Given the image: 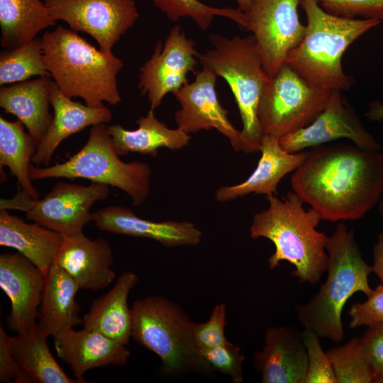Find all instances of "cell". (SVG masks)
I'll use <instances>...</instances> for the list:
<instances>
[{
	"instance_id": "26",
	"label": "cell",
	"mask_w": 383,
	"mask_h": 383,
	"mask_svg": "<svg viewBox=\"0 0 383 383\" xmlns=\"http://www.w3.org/2000/svg\"><path fill=\"white\" fill-rule=\"evenodd\" d=\"M63 235L38 223H28L6 209L0 211V245L11 248L48 275Z\"/></svg>"
},
{
	"instance_id": "41",
	"label": "cell",
	"mask_w": 383,
	"mask_h": 383,
	"mask_svg": "<svg viewBox=\"0 0 383 383\" xmlns=\"http://www.w3.org/2000/svg\"><path fill=\"white\" fill-rule=\"evenodd\" d=\"M374 272L383 284V233H379L377 242L373 245V265Z\"/></svg>"
},
{
	"instance_id": "14",
	"label": "cell",
	"mask_w": 383,
	"mask_h": 383,
	"mask_svg": "<svg viewBox=\"0 0 383 383\" xmlns=\"http://www.w3.org/2000/svg\"><path fill=\"white\" fill-rule=\"evenodd\" d=\"M332 90L323 111L308 126L279 138L288 152H298L341 138L365 150H380L381 145L367 131L359 117L342 96Z\"/></svg>"
},
{
	"instance_id": "19",
	"label": "cell",
	"mask_w": 383,
	"mask_h": 383,
	"mask_svg": "<svg viewBox=\"0 0 383 383\" xmlns=\"http://www.w3.org/2000/svg\"><path fill=\"white\" fill-rule=\"evenodd\" d=\"M91 221L100 231L149 238L166 247L196 245L202 236L192 222L145 219L121 206H109L92 213Z\"/></svg>"
},
{
	"instance_id": "2",
	"label": "cell",
	"mask_w": 383,
	"mask_h": 383,
	"mask_svg": "<svg viewBox=\"0 0 383 383\" xmlns=\"http://www.w3.org/2000/svg\"><path fill=\"white\" fill-rule=\"evenodd\" d=\"M267 209L254 215L250 228L253 239L265 238L273 243L275 250L268 258L271 270L287 261L294 267L292 275L299 283L313 285L319 282L326 271L328 236L316 229L321 217L304 203L296 193L287 192L282 199L276 195L266 196Z\"/></svg>"
},
{
	"instance_id": "29",
	"label": "cell",
	"mask_w": 383,
	"mask_h": 383,
	"mask_svg": "<svg viewBox=\"0 0 383 383\" xmlns=\"http://www.w3.org/2000/svg\"><path fill=\"white\" fill-rule=\"evenodd\" d=\"M48 336L35 327L25 335L10 337L11 351L34 383H79L60 366L47 343Z\"/></svg>"
},
{
	"instance_id": "34",
	"label": "cell",
	"mask_w": 383,
	"mask_h": 383,
	"mask_svg": "<svg viewBox=\"0 0 383 383\" xmlns=\"http://www.w3.org/2000/svg\"><path fill=\"white\" fill-rule=\"evenodd\" d=\"M201 353L213 372L228 376L234 383L243 382L245 356L238 345L228 341L221 345L201 349Z\"/></svg>"
},
{
	"instance_id": "8",
	"label": "cell",
	"mask_w": 383,
	"mask_h": 383,
	"mask_svg": "<svg viewBox=\"0 0 383 383\" xmlns=\"http://www.w3.org/2000/svg\"><path fill=\"white\" fill-rule=\"evenodd\" d=\"M118 156L106 126L98 124L91 127L86 144L76 154L52 166L31 164L30 177L86 179L118 188L131 198L132 205H141L150 193L152 170L146 162H124Z\"/></svg>"
},
{
	"instance_id": "9",
	"label": "cell",
	"mask_w": 383,
	"mask_h": 383,
	"mask_svg": "<svg viewBox=\"0 0 383 383\" xmlns=\"http://www.w3.org/2000/svg\"><path fill=\"white\" fill-rule=\"evenodd\" d=\"M332 90L311 85L284 63L262 93L257 118L264 135L280 138L310 124Z\"/></svg>"
},
{
	"instance_id": "13",
	"label": "cell",
	"mask_w": 383,
	"mask_h": 383,
	"mask_svg": "<svg viewBox=\"0 0 383 383\" xmlns=\"http://www.w3.org/2000/svg\"><path fill=\"white\" fill-rule=\"evenodd\" d=\"M195 44L179 25L171 28L164 44H156L153 54L140 70L138 84L151 109L158 108L167 94H174L188 83V73L199 62Z\"/></svg>"
},
{
	"instance_id": "3",
	"label": "cell",
	"mask_w": 383,
	"mask_h": 383,
	"mask_svg": "<svg viewBox=\"0 0 383 383\" xmlns=\"http://www.w3.org/2000/svg\"><path fill=\"white\" fill-rule=\"evenodd\" d=\"M41 40L46 68L65 96L80 97L91 107L121 101L117 76L124 63L112 52L96 49L62 26L45 32Z\"/></svg>"
},
{
	"instance_id": "42",
	"label": "cell",
	"mask_w": 383,
	"mask_h": 383,
	"mask_svg": "<svg viewBox=\"0 0 383 383\" xmlns=\"http://www.w3.org/2000/svg\"><path fill=\"white\" fill-rule=\"evenodd\" d=\"M367 120L371 121H380L383 120V104L374 101L370 104L365 113Z\"/></svg>"
},
{
	"instance_id": "40",
	"label": "cell",
	"mask_w": 383,
	"mask_h": 383,
	"mask_svg": "<svg viewBox=\"0 0 383 383\" xmlns=\"http://www.w3.org/2000/svg\"><path fill=\"white\" fill-rule=\"evenodd\" d=\"M374 373L383 372V324L368 327L360 338Z\"/></svg>"
},
{
	"instance_id": "44",
	"label": "cell",
	"mask_w": 383,
	"mask_h": 383,
	"mask_svg": "<svg viewBox=\"0 0 383 383\" xmlns=\"http://www.w3.org/2000/svg\"><path fill=\"white\" fill-rule=\"evenodd\" d=\"M373 383H383V372L374 373Z\"/></svg>"
},
{
	"instance_id": "36",
	"label": "cell",
	"mask_w": 383,
	"mask_h": 383,
	"mask_svg": "<svg viewBox=\"0 0 383 383\" xmlns=\"http://www.w3.org/2000/svg\"><path fill=\"white\" fill-rule=\"evenodd\" d=\"M328 13L342 18L383 19V0H316Z\"/></svg>"
},
{
	"instance_id": "37",
	"label": "cell",
	"mask_w": 383,
	"mask_h": 383,
	"mask_svg": "<svg viewBox=\"0 0 383 383\" xmlns=\"http://www.w3.org/2000/svg\"><path fill=\"white\" fill-rule=\"evenodd\" d=\"M226 318V306L220 303L214 306L206 322L194 323V337L200 350L221 345L228 341L225 335Z\"/></svg>"
},
{
	"instance_id": "45",
	"label": "cell",
	"mask_w": 383,
	"mask_h": 383,
	"mask_svg": "<svg viewBox=\"0 0 383 383\" xmlns=\"http://www.w3.org/2000/svg\"><path fill=\"white\" fill-rule=\"evenodd\" d=\"M378 209L380 214L383 216V198L378 203Z\"/></svg>"
},
{
	"instance_id": "32",
	"label": "cell",
	"mask_w": 383,
	"mask_h": 383,
	"mask_svg": "<svg viewBox=\"0 0 383 383\" xmlns=\"http://www.w3.org/2000/svg\"><path fill=\"white\" fill-rule=\"evenodd\" d=\"M337 383H373L374 370L361 344L353 337L327 351Z\"/></svg>"
},
{
	"instance_id": "27",
	"label": "cell",
	"mask_w": 383,
	"mask_h": 383,
	"mask_svg": "<svg viewBox=\"0 0 383 383\" xmlns=\"http://www.w3.org/2000/svg\"><path fill=\"white\" fill-rule=\"evenodd\" d=\"M138 127L130 131L119 124L106 126L113 147L118 155L138 152L155 156L161 148L179 150L189 145V134L179 128H169L160 121L151 109L136 121Z\"/></svg>"
},
{
	"instance_id": "18",
	"label": "cell",
	"mask_w": 383,
	"mask_h": 383,
	"mask_svg": "<svg viewBox=\"0 0 383 383\" xmlns=\"http://www.w3.org/2000/svg\"><path fill=\"white\" fill-rule=\"evenodd\" d=\"M113 262V254L109 243L101 238L91 240L83 233L63 236L55 260L80 289L88 291L105 289L114 281Z\"/></svg>"
},
{
	"instance_id": "35",
	"label": "cell",
	"mask_w": 383,
	"mask_h": 383,
	"mask_svg": "<svg viewBox=\"0 0 383 383\" xmlns=\"http://www.w3.org/2000/svg\"><path fill=\"white\" fill-rule=\"evenodd\" d=\"M301 333L308 356L305 383H337L331 360L321 345L320 337L309 329Z\"/></svg>"
},
{
	"instance_id": "38",
	"label": "cell",
	"mask_w": 383,
	"mask_h": 383,
	"mask_svg": "<svg viewBox=\"0 0 383 383\" xmlns=\"http://www.w3.org/2000/svg\"><path fill=\"white\" fill-rule=\"evenodd\" d=\"M348 314L351 328L383 324V284H378L365 301L353 304Z\"/></svg>"
},
{
	"instance_id": "21",
	"label": "cell",
	"mask_w": 383,
	"mask_h": 383,
	"mask_svg": "<svg viewBox=\"0 0 383 383\" xmlns=\"http://www.w3.org/2000/svg\"><path fill=\"white\" fill-rule=\"evenodd\" d=\"M50 103L54 110L52 121L32 158V163L37 167L48 166L57 147L69 136L90 126L108 123L112 119V113L106 106L91 107L74 101L59 89L55 82Z\"/></svg>"
},
{
	"instance_id": "15",
	"label": "cell",
	"mask_w": 383,
	"mask_h": 383,
	"mask_svg": "<svg viewBox=\"0 0 383 383\" xmlns=\"http://www.w3.org/2000/svg\"><path fill=\"white\" fill-rule=\"evenodd\" d=\"M195 76L192 83H187L173 94L181 106L174 113L177 128L188 134L214 128L229 140L235 151L243 152L241 131L232 125L228 111L218 99L216 74L202 67Z\"/></svg>"
},
{
	"instance_id": "31",
	"label": "cell",
	"mask_w": 383,
	"mask_h": 383,
	"mask_svg": "<svg viewBox=\"0 0 383 383\" xmlns=\"http://www.w3.org/2000/svg\"><path fill=\"white\" fill-rule=\"evenodd\" d=\"M33 76H50L44 60L41 38H35L0 54V85L13 84Z\"/></svg>"
},
{
	"instance_id": "1",
	"label": "cell",
	"mask_w": 383,
	"mask_h": 383,
	"mask_svg": "<svg viewBox=\"0 0 383 383\" xmlns=\"http://www.w3.org/2000/svg\"><path fill=\"white\" fill-rule=\"evenodd\" d=\"M293 191L324 221H357L383 196V153L353 143L311 148L291 177Z\"/></svg>"
},
{
	"instance_id": "11",
	"label": "cell",
	"mask_w": 383,
	"mask_h": 383,
	"mask_svg": "<svg viewBox=\"0 0 383 383\" xmlns=\"http://www.w3.org/2000/svg\"><path fill=\"white\" fill-rule=\"evenodd\" d=\"M301 0H250L240 28L251 31L267 74L274 76L288 53L301 41L306 26L299 18Z\"/></svg>"
},
{
	"instance_id": "22",
	"label": "cell",
	"mask_w": 383,
	"mask_h": 383,
	"mask_svg": "<svg viewBox=\"0 0 383 383\" xmlns=\"http://www.w3.org/2000/svg\"><path fill=\"white\" fill-rule=\"evenodd\" d=\"M260 152L261 157L257 167L243 182L218 188L215 198L226 202L254 193L267 196L277 195L281 179L295 171L304 161L307 152H288L279 143V139L264 135Z\"/></svg>"
},
{
	"instance_id": "6",
	"label": "cell",
	"mask_w": 383,
	"mask_h": 383,
	"mask_svg": "<svg viewBox=\"0 0 383 383\" xmlns=\"http://www.w3.org/2000/svg\"><path fill=\"white\" fill-rule=\"evenodd\" d=\"M131 312V338L159 357L165 374L213 372L195 342V323L178 304L162 296H150L135 301Z\"/></svg>"
},
{
	"instance_id": "28",
	"label": "cell",
	"mask_w": 383,
	"mask_h": 383,
	"mask_svg": "<svg viewBox=\"0 0 383 383\" xmlns=\"http://www.w3.org/2000/svg\"><path fill=\"white\" fill-rule=\"evenodd\" d=\"M55 25L44 1L0 0V44L6 50L31 41L40 31Z\"/></svg>"
},
{
	"instance_id": "10",
	"label": "cell",
	"mask_w": 383,
	"mask_h": 383,
	"mask_svg": "<svg viewBox=\"0 0 383 383\" xmlns=\"http://www.w3.org/2000/svg\"><path fill=\"white\" fill-rule=\"evenodd\" d=\"M109 194V186L105 184L59 182L42 199H34L23 190L10 199H1V209L22 211L28 219L63 236L74 235L83 233L91 221L92 206Z\"/></svg>"
},
{
	"instance_id": "33",
	"label": "cell",
	"mask_w": 383,
	"mask_h": 383,
	"mask_svg": "<svg viewBox=\"0 0 383 383\" xmlns=\"http://www.w3.org/2000/svg\"><path fill=\"white\" fill-rule=\"evenodd\" d=\"M172 21L181 18H191L203 30L211 26L215 16L231 19L240 27L243 24V12L238 8H216L199 0H151Z\"/></svg>"
},
{
	"instance_id": "23",
	"label": "cell",
	"mask_w": 383,
	"mask_h": 383,
	"mask_svg": "<svg viewBox=\"0 0 383 383\" xmlns=\"http://www.w3.org/2000/svg\"><path fill=\"white\" fill-rule=\"evenodd\" d=\"M53 82L50 76H42L0 89V106L17 117L37 145L52 121L50 106Z\"/></svg>"
},
{
	"instance_id": "24",
	"label": "cell",
	"mask_w": 383,
	"mask_h": 383,
	"mask_svg": "<svg viewBox=\"0 0 383 383\" xmlns=\"http://www.w3.org/2000/svg\"><path fill=\"white\" fill-rule=\"evenodd\" d=\"M138 280L133 272L121 274L108 292L92 301L82 318L83 328L128 345L131 338L132 312L128 307V297Z\"/></svg>"
},
{
	"instance_id": "5",
	"label": "cell",
	"mask_w": 383,
	"mask_h": 383,
	"mask_svg": "<svg viewBox=\"0 0 383 383\" xmlns=\"http://www.w3.org/2000/svg\"><path fill=\"white\" fill-rule=\"evenodd\" d=\"M307 18L305 33L287 55L285 63L311 85L329 90H348L355 83L345 73L342 57L362 35L381 20L347 18L326 11L316 0H301Z\"/></svg>"
},
{
	"instance_id": "4",
	"label": "cell",
	"mask_w": 383,
	"mask_h": 383,
	"mask_svg": "<svg viewBox=\"0 0 383 383\" xmlns=\"http://www.w3.org/2000/svg\"><path fill=\"white\" fill-rule=\"evenodd\" d=\"M327 277L306 304L295 306L296 319L304 329L320 338L339 343L344 338L342 312L356 292L368 296L372 292L369 275L372 266L362 257L354 231L340 221L326 243Z\"/></svg>"
},
{
	"instance_id": "25",
	"label": "cell",
	"mask_w": 383,
	"mask_h": 383,
	"mask_svg": "<svg viewBox=\"0 0 383 383\" xmlns=\"http://www.w3.org/2000/svg\"><path fill=\"white\" fill-rule=\"evenodd\" d=\"M80 289L73 278L54 263L45 277L37 326L45 335L54 336L82 323L80 306L75 299Z\"/></svg>"
},
{
	"instance_id": "43",
	"label": "cell",
	"mask_w": 383,
	"mask_h": 383,
	"mask_svg": "<svg viewBox=\"0 0 383 383\" xmlns=\"http://www.w3.org/2000/svg\"><path fill=\"white\" fill-rule=\"evenodd\" d=\"M238 3V9H239L242 12L245 11L250 4V0H235Z\"/></svg>"
},
{
	"instance_id": "30",
	"label": "cell",
	"mask_w": 383,
	"mask_h": 383,
	"mask_svg": "<svg viewBox=\"0 0 383 383\" xmlns=\"http://www.w3.org/2000/svg\"><path fill=\"white\" fill-rule=\"evenodd\" d=\"M20 121H10L0 117V166H6L15 176L22 190L34 199L39 198L30 177L32 158L37 144L26 133Z\"/></svg>"
},
{
	"instance_id": "17",
	"label": "cell",
	"mask_w": 383,
	"mask_h": 383,
	"mask_svg": "<svg viewBox=\"0 0 383 383\" xmlns=\"http://www.w3.org/2000/svg\"><path fill=\"white\" fill-rule=\"evenodd\" d=\"M252 365L262 383H305L308 356L301 333L292 326L267 328Z\"/></svg>"
},
{
	"instance_id": "39",
	"label": "cell",
	"mask_w": 383,
	"mask_h": 383,
	"mask_svg": "<svg viewBox=\"0 0 383 383\" xmlns=\"http://www.w3.org/2000/svg\"><path fill=\"white\" fill-rule=\"evenodd\" d=\"M10 337L0 327V382L34 383L30 374L20 365L11 348Z\"/></svg>"
},
{
	"instance_id": "16",
	"label": "cell",
	"mask_w": 383,
	"mask_h": 383,
	"mask_svg": "<svg viewBox=\"0 0 383 383\" xmlns=\"http://www.w3.org/2000/svg\"><path fill=\"white\" fill-rule=\"evenodd\" d=\"M45 282L42 271L21 253L0 255V287L11 304L10 331L25 335L35 327Z\"/></svg>"
},
{
	"instance_id": "20",
	"label": "cell",
	"mask_w": 383,
	"mask_h": 383,
	"mask_svg": "<svg viewBox=\"0 0 383 383\" xmlns=\"http://www.w3.org/2000/svg\"><path fill=\"white\" fill-rule=\"evenodd\" d=\"M52 338L57 356L71 367L79 383L86 382L84 375L88 370L125 365L131 355L126 345L85 328H70Z\"/></svg>"
},
{
	"instance_id": "7",
	"label": "cell",
	"mask_w": 383,
	"mask_h": 383,
	"mask_svg": "<svg viewBox=\"0 0 383 383\" xmlns=\"http://www.w3.org/2000/svg\"><path fill=\"white\" fill-rule=\"evenodd\" d=\"M213 48L199 53L202 67L223 78L238 105L243 123L244 152H259L264 135L257 118L258 104L270 77L265 72L252 35L228 38L211 34Z\"/></svg>"
},
{
	"instance_id": "12",
	"label": "cell",
	"mask_w": 383,
	"mask_h": 383,
	"mask_svg": "<svg viewBox=\"0 0 383 383\" xmlns=\"http://www.w3.org/2000/svg\"><path fill=\"white\" fill-rule=\"evenodd\" d=\"M55 21L89 34L104 52L113 47L135 23L139 13L134 0H44Z\"/></svg>"
}]
</instances>
